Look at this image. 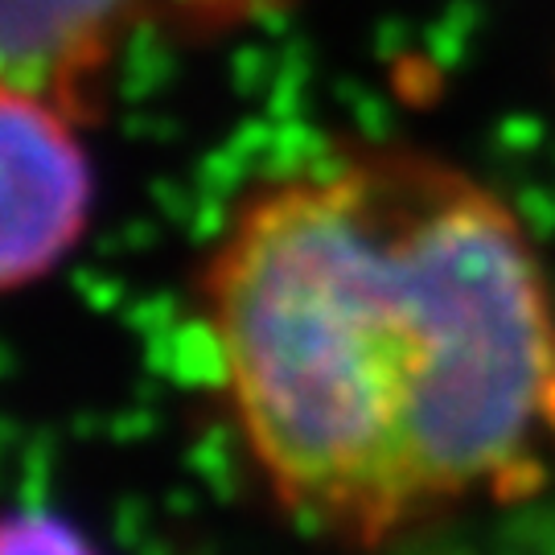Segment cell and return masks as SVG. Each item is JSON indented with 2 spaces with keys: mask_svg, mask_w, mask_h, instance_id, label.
<instances>
[{
  "mask_svg": "<svg viewBox=\"0 0 555 555\" xmlns=\"http://www.w3.org/2000/svg\"><path fill=\"white\" fill-rule=\"evenodd\" d=\"M198 297L238 440L305 527L378 539L552 469V272L449 157L383 140L263 178Z\"/></svg>",
  "mask_w": 555,
  "mask_h": 555,
  "instance_id": "obj_1",
  "label": "cell"
},
{
  "mask_svg": "<svg viewBox=\"0 0 555 555\" xmlns=\"http://www.w3.org/2000/svg\"><path fill=\"white\" fill-rule=\"evenodd\" d=\"M82 119L21 91H0V284L34 288L79 247L95 206Z\"/></svg>",
  "mask_w": 555,
  "mask_h": 555,
  "instance_id": "obj_2",
  "label": "cell"
},
{
  "mask_svg": "<svg viewBox=\"0 0 555 555\" xmlns=\"http://www.w3.org/2000/svg\"><path fill=\"white\" fill-rule=\"evenodd\" d=\"M140 13L144 0H0V91L54 103L87 124Z\"/></svg>",
  "mask_w": 555,
  "mask_h": 555,
  "instance_id": "obj_3",
  "label": "cell"
},
{
  "mask_svg": "<svg viewBox=\"0 0 555 555\" xmlns=\"http://www.w3.org/2000/svg\"><path fill=\"white\" fill-rule=\"evenodd\" d=\"M4 555H95V552H91V543L70 522L50 515L46 506H25V511L9 515Z\"/></svg>",
  "mask_w": 555,
  "mask_h": 555,
  "instance_id": "obj_4",
  "label": "cell"
}]
</instances>
